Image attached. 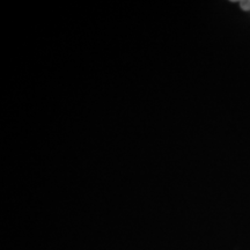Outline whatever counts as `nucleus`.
<instances>
[{"label":"nucleus","instance_id":"obj_1","mask_svg":"<svg viewBox=\"0 0 250 250\" xmlns=\"http://www.w3.org/2000/svg\"><path fill=\"white\" fill-rule=\"evenodd\" d=\"M240 6L245 11H249L250 9V1H240Z\"/></svg>","mask_w":250,"mask_h":250}]
</instances>
